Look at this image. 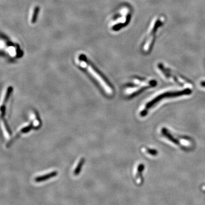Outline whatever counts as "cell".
<instances>
[{
	"label": "cell",
	"instance_id": "cell-4",
	"mask_svg": "<svg viewBox=\"0 0 205 205\" xmlns=\"http://www.w3.org/2000/svg\"><path fill=\"white\" fill-rule=\"evenodd\" d=\"M84 158H81L79 159V161H78L75 168V170L74 171V174L75 176H78L79 174L80 173V171L81 170V168L83 167V165L84 164Z\"/></svg>",
	"mask_w": 205,
	"mask_h": 205
},
{
	"label": "cell",
	"instance_id": "cell-3",
	"mask_svg": "<svg viewBox=\"0 0 205 205\" xmlns=\"http://www.w3.org/2000/svg\"><path fill=\"white\" fill-rule=\"evenodd\" d=\"M33 125L34 126L33 123L32 124L31 123V124H29V125H26V126H25L21 128L18 131V132H17V133L16 134V136H14V138H13V140H14L15 139L17 138L18 136H19L21 134H22L26 133L27 132H29V131H30V130L33 128ZM34 128H35V126H34ZM13 140H12V141H13Z\"/></svg>",
	"mask_w": 205,
	"mask_h": 205
},
{
	"label": "cell",
	"instance_id": "cell-2",
	"mask_svg": "<svg viewBox=\"0 0 205 205\" xmlns=\"http://www.w3.org/2000/svg\"><path fill=\"white\" fill-rule=\"evenodd\" d=\"M57 175H58V172L56 171H53L44 175L36 177L34 179V181L36 182H41L47 181L49 179H52L54 177H56Z\"/></svg>",
	"mask_w": 205,
	"mask_h": 205
},
{
	"label": "cell",
	"instance_id": "cell-1",
	"mask_svg": "<svg viewBox=\"0 0 205 205\" xmlns=\"http://www.w3.org/2000/svg\"><path fill=\"white\" fill-rule=\"evenodd\" d=\"M79 61L80 66L87 70L89 74H91L93 76V77L95 78L101 84L103 89L106 90L107 94H111L112 93V89L110 85L108 83L107 80L104 79L103 76H101V75L96 69H95V68L92 65H91L87 61L85 60V59L83 58H79Z\"/></svg>",
	"mask_w": 205,
	"mask_h": 205
}]
</instances>
